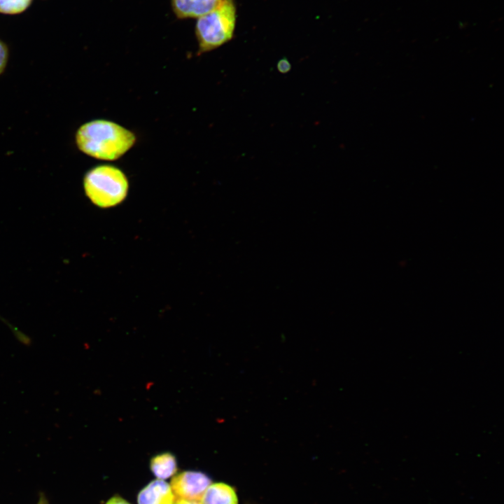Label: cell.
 I'll return each mask as SVG.
<instances>
[{
  "label": "cell",
  "instance_id": "6da1fadb",
  "mask_svg": "<svg viewBox=\"0 0 504 504\" xmlns=\"http://www.w3.org/2000/svg\"><path fill=\"white\" fill-rule=\"evenodd\" d=\"M135 134L108 120L97 119L82 125L76 132L78 149L95 159L113 161L120 158L135 144Z\"/></svg>",
  "mask_w": 504,
  "mask_h": 504
},
{
  "label": "cell",
  "instance_id": "7a4b0ae2",
  "mask_svg": "<svg viewBox=\"0 0 504 504\" xmlns=\"http://www.w3.org/2000/svg\"><path fill=\"white\" fill-rule=\"evenodd\" d=\"M90 200L102 208L115 206L127 197L129 182L125 173L112 164H99L90 169L83 180Z\"/></svg>",
  "mask_w": 504,
  "mask_h": 504
},
{
  "label": "cell",
  "instance_id": "3957f363",
  "mask_svg": "<svg viewBox=\"0 0 504 504\" xmlns=\"http://www.w3.org/2000/svg\"><path fill=\"white\" fill-rule=\"evenodd\" d=\"M236 25V7L234 0H222L208 13L197 18L195 34L198 54L213 50L230 41Z\"/></svg>",
  "mask_w": 504,
  "mask_h": 504
},
{
  "label": "cell",
  "instance_id": "277c9868",
  "mask_svg": "<svg viewBox=\"0 0 504 504\" xmlns=\"http://www.w3.org/2000/svg\"><path fill=\"white\" fill-rule=\"evenodd\" d=\"M211 480L205 474L195 471H185L171 481L170 486L179 499L200 501Z\"/></svg>",
  "mask_w": 504,
  "mask_h": 504
},
{
  "label": "cell",
  "instance_id": "5b68a950",
  "mask_svg": "<svg viewBox=\"0 0 504 504\" xmlns=\"http://www.w3.org/2000/svg\"><path fill=\"white\" fill-rule=\"evenodd\" d=\"M137 501L138 504H174L175 495L168 483L157 479L139 492Z\"/></svg>",
  "mask_w": 504,
  "mask_h": 504
},
{
  "label": "cell",
  "instance_id": "8992f818",
  "mask_svg": "<svg viewBox=\"0 0 504 504\" xmlns=\"http://www.w3.org/2000/svg\"><path fill=\"white\" fill-rule=\"evenodd\" d=\"M222 0H172L174 13L178 18H199L216 8Z\"/></svg>",
  "mask_w": 504,
  "mask_h": 504
},
{
  "label": "cell",
  "instance_id": "52a82bcc",
  "mask_svg": "<svg viewBox=\"0 0 504 504\" xmlns=\"http://www.w3.org/2000/svg\"><path fill=\"white\" fill-rule=\"evenodd\" d=\"M201 504H238L234 489L227 484L211 483L200 500Z\"/></svg>",
  "mask_w": 504,
  "mask_h": 504
},
{
  "label": "cell",
  "instance_id": "ba28073f",
  "mask_svg": "<svg viewBox=\"0 0 504 504\" xmlns=\"http://www.w3.org/2000/svg\"><path fill=\"white\" fill-rule=\"evenodd\" d=\"M150 467L157 479L162 480L173 476L177 470L176 458L173 454L168 452L152 458Z\"/></svg>",
  "mask_w": 504,
  "mask_h": 504
},
{
  "label": "cell",
  "instance_id": "9c48e42d",
  "mask_svg": "<svg viewBox=\"0 0 504 504\" xmlns=\"http://www.w3.org/2000/svg\"><path fill=\"white\" fill-rule=\"evenodd\" d=\"M33 0H0V13L15 15L24 12Z\"/></svg>",
  "mask_w": 504,
  "mask_h": 504
},
{
  "label": "cell",
  "instance_id": "30bf717a",
  "mask_svg": "<svg viewBox=\"0 0 504 504\" xmlns=\"http://www.w3.org/2000/svg\"><path fill=\"white\" fill-rule=\"evenodd\" d=\"M8 52L6 44L0 40V74L4 71L8 60Z\"/></svg>",
  "mask_w": 504,
  "mask_h": 504
},
{
  "label": "cell",
  "instance_id": "8fae6325",
  "mask_svg": "<svg viewBox=\"0 0 504 504\" xmlns=\"http://www.w3.org/2000/svg\"><path fill=\"white\" fill-rule=\"evenodd\" d=\"M276 69L281 74H287L291 69V64L288 59L282 58L278 61Z\"/></svg>",
  "mask_w": 504,
  "mask_h": 504
},
{
  "label": "cell",
  "instance_id": "7c38bea8",
  "mask_svg": "<svg viewBox=\"0 0 504 504\" xmlns=\"http://www.w3.org/2000/svg\"><path fill=\"white\" fill-rule=\"evenodd\" d=\"M106 504H130L125 500L120 497H113L107 501Z\"/></svg>",
  "mask_w": 504,
  "mask_h": 504
},
{
  "label": "cell",
  "instance_id": "4fadbf2b",
  "mask_svg": "<svg viewBox=\"0 0 504 504\" xmlns=\"http://www.w3.org/2000/svg\"><path fill=\"white\" fill-rule=\"evenodd\" d=\"M174 504H201L200 501L178 499Z\"/></svg>",
  "mask_w": 504,
  "mask_h": 504
},
{
  "label": "cell",
  "instance_id": "5bb4252c",
  "mask_svg": "<svg viewBox=\"0 0 504 504\" xmlns=\"http://www.w3.org/2000/svg\"><path fill=\"white\" fill-rule=\"evenodd\" d=\"M38 504H48V503L46 501V500H44L43 498H41V500L39 501Z\"/></svg>",
  "mask_w": 504,
  "mask_h": 504
}]
</instances>
